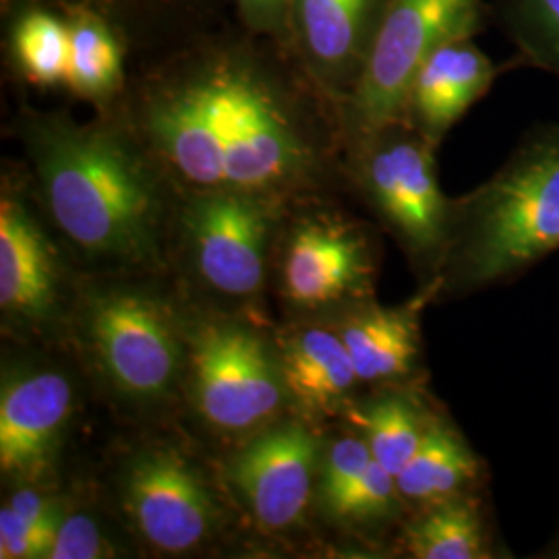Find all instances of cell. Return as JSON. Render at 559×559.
Masks as SVG:
<instances>
[{"label": "cell", "mask_w": 559, "mask_h": 559, "mask_svg": "<svg viewBox=\"0 0 559 559\" xmlns=\"http://www.w3.org/2000/svg\"><path fill=\"white\" fill-rule=\"evenodd\" d=\"M133 135L168 179L276 201L328 175L340 106L249 41H203L166 60L135 94Z\"/></svg>", "instance_id": "obj_1"}, {"label": "cell", "mask_w": 559, "mask_h": 559, "mask_svg": "<svg viewBox=\"0 0 559 559\" xmlns=\"http://www.w3.org/2000/svg\"><path fill=\"white\" fill-rule=\"evenodd\" d=\"M23 141L52 221L83 255L108 263L156 258L166 173L131 129L32 115Z\"/></svg>", "instance_id": "obj_2"}, {"label": "cell", "mask_w": 559, "mask_h": 559, "mask_svg": "<svg viewBox=\"0 0 559 559\" xmlns=\"http://www.w3.org/2000/svg\"><path fill=\"white\" fill-rule=\"evenodd\" d=\"M559 251V124L531 131L500 170L454 200L438 300L512 284Z\"/></svg>", "instance_id": "obj_3"}, {"label": "cell", "mask_w": 559, "mask_h": 559, "mask_svg": "<svg viewBox=\"0 0 559 559\" xmlns=\"http://www.w3.org/2000/svg\"><path fill=\"white\" fill-rule=\"evenodd\" d=\"M480 17V0H388L359 81L340 108L346 143L404 122L425 60L448 41L473 38Z\"/></svg>", "instance_id": "obj_4"}, {"label": "cell", "mask_w": 559, "mask_h": 559, "mask_svg": "<svg viewBox=\"0 0 559 559\" xmlns=\"http://www.w3.org/2000/svg\"><path fill=\"white\" fill-rule=\"evenodd\" d=\"M436 150L408 122L350 147L360 193L425 282L440 272L454 216V200L441 191Z\"/></svg>", "instance_id": "obj_5"}, {"label": "cell", "mask_w": 559, "mask_h": 559, "mask_svg": "<svg viewBox=\"0 0 559 559\" xmlns=\"http://www.w3.org/2000/svg\"><path fill=\"white\" fill-rule=\"evenodd\" d=\"M85 330L104 376L124 396L160 400L182 360L168 311L141 290L115 288L85 305Z\"/></svg>", "instance_id": "obj_6"}, {"label": "cell", "mask_w": 559, "mask_h": 559, "mask_svg": "<svg viewBox=\"0 0 559 559\" xmlns=\"http://www.w3.org/2000/svg\"><path fill=\"white\" fill-rule=\"evenodd\" d=\"M193 394L203 419L222 431H247L270 419L286 390L278 355L237 323H207L191 350Z\"/></svg>", "instance_id": "obj_7"}, {"label": "cell", "mask_w": 559, "mask_h": 559, "mask_svg": "<svg viewBox=\"0 0 559 559\" xmlns=\"http://www.w3.org/2000/svg\"><path fill=\"white\" fill-rule=\"evenodd\" d=\"M274 201L233 191L191 193L185 228L201 278L230 297L258 293Z\"/></svg>", "instance_id": "obj_8"}, {"label": "cell", "mask_w": 559, "mask_h": 559, "mask_svg": "<svg viewBox=\"0 0 559 559\" xmlns=\"http://www.w3.org/2000/svg\"><path fill=\"white\" fill-rule=\"evenodd\" d=\"M122 491L129 516L156 549H195L214 528V498L200 471L175 450L138 454L127 466Z\"/></svg>", "instance_id": "obj_9"}, {"label": "cell", "mask_w": 559, "mask_h": 559, "mask_svg": "<svg viewBox=\"0 0 559 559\" xmlns=\"http://www.w3.org/2000/svg\"><path fill=\"white\" fill-rule=\"evenodd\" d=\"M388 0H290L288 41L302 71L340 108L357 85Z\"/></svg>", "instance_id": "obj_10"}, {"label": "cell", "mask_w": 559, "mask_h": 559, "mask_svg": "<svg viewBox=\"0 0 559 559\" xmlns=\"http://www.w3.org/2000/svg\"><path fill=\"white\" fill-rule=\"evenodd\" d=\"M376 251L359 226L348 222H302L286 247L282 282L300 307L357 305L371 297Z\"/></svg>", "instance_id": "obj_11"}, {"label": "cell", "mask_w": 559, "mask_h": 559, "mask_svg": "<svg viewBox=\"0 0 559 559\" xmlns=\"http://www.w3.org/2000/svg\"><path fill=\"white\" fill-rule=\"evenodd\" d=\"M316 464L313 436L300 425H282L251 441L233 462L230 475L255 520L280 531L302 516Z\"/></svg>", "instance_id": "obj_12"}, {"label": "cell", "mask_w": 559, "mask_h": 559, "mask_svg": "<svg viewBox=\"0 0 559 559\" xmlns=\"http://www.w3.org/2000/svg\"><path fill=\"white\" fill-rule=\"evenodd\" d=\"M73 411L71 383L57 371L7 373L0 388V468L38 477L52 459Z\"/></svg>", "instance_id": "obj_13"}, {"label": "cell", "mask_w": 559, "mask_h": 559, "mask_svg": "<svg viewBox=\"0 0 559 559\" xmlns=\"http://www.w3.org/2000/svg\"><path fill=\"white\" fill-rule=\"evenodd\" d=\"M438 300L436 282L396 307L362 300L348 309L338 328L360 383L402 385L417 383L423 357V309Z\"/></svg>", "instance_id": "obj_14"}, {"label": "cell", "mask_w": 559, "mask_h": 559, "mask_svg": "<svg viewBox=\"0 0 559 559\" xmlns=\"http://www.w3.org/2000/svg\"><path fill=\"white\" fill-rule=\"evenodd\" d=\"M496 75L498 67L473 38L443 44L425 60L413 81L404 122L440 145L466 110L489 92Z\"/></svg>", "instance_id": "obj_15"}, {"label": "cell", "mask_w": 559, "mask_h": 559, "mask_svg": "<svg viewBox=\"0 0 559 559\" xmlns=\"http://www.w3.org/2000/svg\"><path fill=\"white\" fill-rule=\"evenodd\" d=\"M57 300V261L40 226L15 198L0 203V307L21 320H44Z\"/></svg>", "instance_id": "obj_16"}, {"label": "cell", "mask_w": 559, "mask_h": 559, "mask_svg": "<svg viewBox=\"0 0 559 559\" xmlns=\"http://www.w3.org/2000/svg\"><path fill=\"white\" fill-rule=\"evenodd\" d=\"M399 545L413 559L512 558L501 543L487 491L408 512L400 526Z\"/></svg>", "instance_id": "obj_17"}, {"label": "cell", "mask_w": 559, "mask_h": 559, "mask_svg": "<svg viewBox=\"0 0 559 559\" xmlns=\"http://www.w3.org/2000/svg\"><path fill=\"white\" fill-rule=\"evenodd\" d=\"M406 512L487 491L489 468L454 420L438 411L419 450L396 475Z\"/></svg>", "instance_id": "obj_18"}, {"label": "cell", "mask_w": 559, "mask_h": 559, "mask_svg": "<svg viewBox=\"0 0 559 559\" xmlns=\"http://www.w3.org/2000/svg\"><path fill=\"white\" fill-rule=\"evenodd\" d=\"M278 360L284 390L302 413H338L359 388V376L338 330H300L280 346Z\"/></svg>", "instance_id": "obj_19"}, {"label": "cell", "mask_w": 559, "mask_h": 559, "mask_svg": "<svg viewBox=\"0 0 559 559\" xmlns=\"http://www.w3.org/2000/svg\"><path fill=\"white\" fill-rule=\"evenodd\" d=\"M438 411L417 383L381 385L367 402L348 408V420L367 441L371 456L396 477L419 450Z\"/></svg>", "instance_id": "obj_20"}, {"label": "cell", "mask_w": 559, "mask_h": 559, "mask_svg": "<svg viewBox=\"0 0 559 559\" xmlns=\"http://www.w3.org/2000/svg\"><path fill=\"white\" fill-rule=\"evenodd\" d=\"M69 25L67 83L73 94L87 102L112 100L124 81V38L119 29L94 9L73 7L62 13Z\"/></svg>", "instance_id": "obj_21"}, {"label": "cell", "mask_w": 559, "mask_h": 559, "mask_svg": "<svg viewBox=\"0 0 559 559\" xmlns=\"http://www.w3.org/2000/svg\"><path fill=\"white\" fill-rule=\"evenodd\" d=\"M11 55L29 83L64 85L71 55L67 17L46 7L20 9L11 29Z\"/></svg>", "instance_id": "obj_22"}, {"label": "cell", "mask_w": 559, "mask_h": 559, "mask_svg": "<svg viewBox=\"0 0 559 559\" xmlns=\"http://www.w3.org/2000/svg\"><path fill=\"white\" fill-rule=\"evenodd\" d=\"M404 514L406 506L400 496L396 477L376 459L330 512L332 519L367 528H385Z\"/></svg>", "instance_id": "obj_23"}, {"label": "cell", "mask_w": 559, "mask_h": 559, "mask_svg": "<svg viewBox=\"0 0 559 559\" xmlns=\"http://www.w3.org/2000/svg\"><path fill=\"white\" fill-rule=\"evenodd\" d=\"M524 57L559 78V0H503Z\"/></svg>", "instance_id": "obj_24"}, {"label": "cell", "mask_w": 559, "mask_h": 559, "mask_svg": "<svg viewBox=\"0 0 559 559\" xmlns=\"http://www.w3.org/2000/svg\"><path fill=\"white\" fill-rule=\"evenodd\" d=\"M371 460H373L371 450L357 431L346 438H340L330 445V450L325 452L320 485L321 501L328 514L346 496V491L359 480Z\"/></svg>", "instance_id": "obj_25"}, {"label": "cell", "mask_w": 559, "mask_h": 559, "mask_svg": "<svg viewBox=\"0 0 559 559\" xmlns=\"http://www.w3.org/2000/svg\"><path fill=\"white\" fill-rule=\"evenodd\" d=\"M110 554L98 524L90 516L73 514L60 520L50 559H98Z\"/></svg>", "instance_id": "obj_26"}, {"label": "cell", "mask_w": 559, "mask_h": 559, "mask_svg": "<svg viewBox=\"0 0 559 559\" xmlns=\"http://www.w3.org/2000/svg\"><path fill=\"white\" fill-rule=\"evenodd\" d=\"M50 545L40 533L7 503L0 510V558H48Z\"/></svg>", "instance_id": "obj_27"}, {"label": "cell", "mask_w": 559, "mask_h": 559, "mask_svg": "<svg viewBox=\"0 0 559 559\" xmlns=\"http://www.w3.org/2000/svg\"><path fill=\"white\" fill-rule=\"evenodd\" d=\"M9 2V0H7ZM17 9L25 7H46V9H55V11H67L73 7H85V9H94L106 20L110 21L122 38H127V32L131 27V23L135 21V13L145 9L147 0H11ZM154 2V0H152Z\"/></svg>", "instance_id": "obj_28"}, {"label": "cell", "mask_w": 559, "mask_h": 559, "mask_svg": "<svg viewBox=\"0 0 559 559\" xmlns=\"http://www.w3.org/2000/svg\"><path fill=\"white\" fill-rule=\"evenodd\" d=\"M237 7L249 32L288 41L290 0H237Z\"/></svg>", "instance_id": "obj_29"}, {"label": "cell", "mask_w": 559, "mask_h": 559, "mask_svg": "<svg viewBox=\"0 0 559 559\" xmlns=\"http://www.w3.org/2000/svg\"><path fill=\"white\" fill-rule=\"evenodd\" d=\"M9 506L20 514L21 519L27 520L44 539L48 540L50 549L59 531L60 516L59 506L55 501L46 500L40 493L32 489H20L11 500Z\"/></svg>", "instance_id": "obj_30"}, {"label": "cell", "mask_w": 559, "mask_h": 559, "mask_svg": "<svg viewBox=\"0 0 559 559\" xmlns=\"http://www.w3.org/2000/svg\"><path fill=\"white\" fill-rule=\"evenodd\" d=\"M533 558L559 559V524L558 528H556V533H554V537L547 540Z\"/></svg>", "instance_id": "obj_31"}]
</instances>
